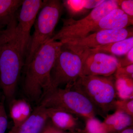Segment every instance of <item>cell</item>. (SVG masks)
Returning a JSON list of instances; mask_svg holds the SVG:
<instances>
[{"instance_id":"obj_1","label":"cell","mask_w":133,"mask_h":133,"mask_svg":"<svg viewBox=\"0 0 133 133\" xmlns=\"http://www.w3.org/2000/svg\"><path fill=\"white\" fill-rule=\"evenodd\" d=\"M63 45L61 42L51 38L41 46L25 66L23 90L31 101L40 102L45 93L52 87L51 72Z\"/></svg>"},{"instance_id":"obj_2","label":"cell","mask_w":133,"mask_h":133,"mask_svg":"<svg viewBox=\"0 0 133 133\" xmlns=\"http://www.w3.org/2000/svg\"><path fill=\"white\" fill-rule=\"evenodd\" d=\"M39 105L45 108L61 109L85 121L101 113L85 95L72 88L51 87L43 96Z\"/></svg>"},{"instance_id":"obj_3","label":"cell","mask_w":133,"mask_h":133,"mask_svg":"<svg viewBox=\"0 0 133 133\" xmlns=\"http://www.w3.org/2000/svg\"><path fill=\"white\" fill-rule=\"evenodd\" d=\"M71 88L85 95L104 118L110 111L115 109L118 98L113 76H81Z\"/></svg>"},{"instance_id":"obj_4","label":"cell","mask_w":133,"mask_h":133,"mask_svg":"<svg viewBox=\"0 0 133 133\" xmlns=\"http://www.w3.org/2000/svg\"><path fill=\"white\" fill-rule=\"evenodd\" d=\"M63 5L58 0H44L35 24V31L31 36L26 53L24 65L30 63L41 48L53 36L61 15Z\"/></svg>"},{"instance_id":"obj_5","label":"cell","mask_w":133,"mask_h":133,"mask_svg":"<svg viewBox=\"0 0 133 133\" xmlns=\"http://www.w3.org/2000/svg\"><path fill=\"white\" fill-rule=\"evenodd\" d=\"M119 8L118 1L104 0L97 7L92 9L86 16L79 20L72 18L63 19V25L52 39L62 44L84 37L93 32L94 26L102 17Z\"/></svg>"},{"instance_id":"obj_6","label":"cell","mask_w":133,"mask_h":133,"mask_svg":"<svg viewBox=\"0 0 133 133\" xmlns=\"http://www.w3.org/2000/svg\"><path fill=\"white\" fill-rule=\"evenodd\" d=\"M24 57L14 37L4 45L0 52V86L9 101L14 99L24 66Z\"/></svg>"},{"instance_id":"obj_7","label":"cell","mask_w":133,"mask_h":133,"mask_svg":"<svg viewBox=\"0 0 133 133\" xmlns=\"http://www.w3.org/2000/svg\"><path fill=\"white\" fill-rule=\"evenodd\" d=\"M82 68L80 55L62 46L51 72L52 87L71 88L81 76Z\"/></svg>"},{"instance_id":"obj_8","label":"cell","mask_w":133,"mask_h":133,"mask_svg":"<svg viewBox=\"0 0 133 133\" xmlns=\"http://www.w3.org/2000/svg\"><path fill=\"white\" fill-rule=\"evenodd\" d=\"M133 36L132 29L105 30L63 44V47L76 53L122 41Z\"/></svg>"},{"instance_id":"obj_9","label":"cell","mask_w":133,"mask_h":133,"mask_svg":"<svg viewBox=\"0 0 133 133\" xmlns=\"http://www.w3.org/2000/svg\"><path fill=\"white\" fill-rule=\"evenodd\" d=\"M41 0H24L17 17L14 38L22 54L26 55L31 39L30 31L42 6Z\"/></svg>"},{"instance_id":"obj_10","label":"cell","mask_w":133,"mask_h":133,"mask_svg":"<svg viewBox=\"0 0 133 133\" xmlns=\"http://www.w3.org/2000/svg\"><path fill=\"white\" fill-rule=\"evenodd\" d=\"M79 54L82 60L81 76L109 77L115 73L119 61L113 55L86 50Z\"/></svg>"},{"instance_id":"obj_11","label":"cell","mask_w":133,"mask_h":133,"mask_svg":"<svg viewBox=\"0 0 133 133\" xmlns=\"http://www.w3.org/2000/svg\"><path fill=\"white\" fill-rule=\"evenodd\" d=\"M46 109L50 121L60 130L79 132L84 128L81 118L78 116L61 109L52 108H46Z\"/></svg>"},{"instance_id":"obj_12","label":"cell","mask_w":133,"mask_h":133,"mask_svg":"<svg viewBox=\"0 0 133 133\" xmlns=\"http://www.w3.org/2000/svg\"><path fill=\"white\" fill-rule=\"evenodd\" d=\"M133 17L129 16L119 8L112 10L98 22L93 32L105 30H117L133 25Z\"/></svg>"},{"instance_id":"obj_13","label":"cell","mask_w":133,"mask_h":133,"mask_svg":"<svg viewBox=\"0 0 133 133\" xmlns=\"http://www.w3.org/2000/svg\"><path fill=\"white\" fill-rule=\"evenodd\" d=\"M48 119L46 108L39 105L26 121L7 133H40Z\"/></svg>"},{"instance_id":"obj_14","label":"cell","mask_w":133,"mask_h":133,"mask_svg":"<svg viewBox=\"0 0 133 133\" xmlns=\"http://www.w3.org/2000/svg\"><path fill=\"white\" fill-rule=\"evenodd\" d=\"M108 133H119L133 126V117L118 110L107 115L103 121Z\"/></svg>"},{"instance_id":"obj_15","label":"cell","mask_w":133,"mask_h":133,"mask_svg":"<svg viewBox=\"0 0 133 133\" xmlns=\"http://www.w3.org/2000/svg\"><path fill=\"white\" fill-rule=\"evenodd\" d=\"M10 102V115L14 124L13 128H16L28 118L33 110L29 103L23 99H14Z\"/></svg>"},{"instance_id":"obj_16","label":"cell","mask_w":133,"mask_h":133,"mask_svg":"<svg viewBox=\"0 0 133 133\" xmlns=\"http://www.w3.org/2000/svg\"><path fill=\"white\" fill-rule=\"evenodd\" d=\"M133 48V37L90 49L95 52L111 53L117 56L126 55Z\"/></svg>"},{"instance_id":"obj_17","label":"cell","mask_w":133,"mask_h":133,"mask_svg":"<svg viewBox=\"0 0 133 133\" xmlns=\"http://www.w3.org/2000/svg\"><path fill=\"white\" fill-rule=\"evenodd\" d=\"M21 0H0V25L7 26L16 19V13L23 2Z\"/></svg>"},{"instance_id":"obj_18","label":"cell","mask_w":133,"mask_h":133,"mask_svg":"<svg viewBox=\"0 0 133 133\" xmlns=\"http://www.w3.org/2000/svg\"><path fill=\"white\" fill-rule=\"evenodd\" d=\"M115 78L118 99L133 98V79L124 77H115Z\"/></svg>"},{"instance_id":"obj_19","label":"cell","mask_w":133,"mask_h":133,"mask_svg":"<svg viewBox=\"0 0 133 133\" xmlns=\"http://www.w3.org/2000/svg\"><path fill=\"white\" fill-rule=\"evenodd\" d=\"M84 126L81 133H108L103 122L96 117L85 121Z\"/></svg>"},{"instance_id":"obj_20","label":"cell","mask_w":133,"mask_h":133,"mask_svg":"<svg viewBox=\"0 0 133 133\" xmlns=\"http://www.w3.org/2000/svg\"><path fill=\"white\" fill-rule=\"evenodd\" d=\"M17 19L11 22L5 29H0V52L3 46L15 36Z\"/></svg>"},{"instance_id":"obj_21","label":"cell","mask_w":133,"mask_h":133,"mask_svg":"<svg viewBox=\"0 0 133 133\" xmlns=\"http://www.w3.org/2000/svg\"><path fill=\"white\" fill-rule=\"evenodd\" d=\"M62 3L72 16L81 14L85 9L83 8V0H65L63 1Z\"/></svg>"},{"instance_id":"obj_22","label":"cell","mask_w":133,"mask_h":133,"mask_svg":"<svg viewBox=\"0 0 133 133\" xmlns=\"http://www.w3.org/2000/svg\"><path fill=\"white\" fill-rule=\"evenodd\" d=\"M115 109L124 112L133 117V98L117 99L115 105Z\"/></svg>"},{"instance_id":"obj_23","label":"cell","mask_w":133,"mask_h":133,"mask_svg":"<svg viewBox=\"0 0 133 133\" xmlns=\"http://www.w3.org/2000/svg\"><path fill=\"white\" fill-rule=\"evenodd\" d=\"M8 125V119L4 104L0 103V133H6Z\"/></svg>"},{"instance_id":"obj_24","label":"cell","mask_w":133,"mask_h":133,"mask_svg":"<svg viewBox=\"0 0 133 133\" xmlns=\"http://www.w3.org/2000/svg\"><path fill=\"white\" fill-rule=\"evenodd\" d=\"M119 8L127 15L131 17L133 16V0L119 1Z\"/></svg>"},{"instance_id":"obj_25","label":"cell","mask_w":133,"mask_h":133,"mask_svg":"<svg viewBox=\"0 0 133 133\" xmlns=\"http://www.w3.org/2000/svg\"><path fill=\"white\" fill-rule=\"evenodd\" d=\"M40 133H71V132L62 131L53 125L48 119L44 127Z\"/></svg>"},{"instance_id":"obj_26","label":"cell","mask_w":133,"mask_h":133,"mask_svg":"<svg viewBox=\"0 0 133 133\" xmlns=\"http://www.w3.org/2000/svg\"><path fill=\"white\" fill-rule=\"evenodd\" d=\"M104 0H83V8L85 9L95 8L99 6Z\"/></svg>"},{"instance_id":"obj_27","label":"cell","mask_w":133,"mask_h":133,"mask_svg":"<svg viewBox=\"0 0 133 133\" xmlns=\"http://www.w3.org/2000/svg\"><path fill=\"white\" fill-rule=\"evenodd\" d=\"M119 133H133V126L126 129Z\"/></svg>"},{"instance_id":"obj_28","label":"cell","mask_w":133,"mask_h":133,"mask_svg":"<svg viewBox=\"0 0 133 133\" xmlns=\"http://www.w3.org/2000/svg\"><path fill=\"white\" fill-rule=\"evenodd\" d=\"M4 27H5V26H1V25H0V29H1L2 28H4Z\"/></svg>"},{"instance_id":"obj_29","label":"cell","mask_w":133,"mask_h":133,"mask_svg":"<svg viewBox=\"0 0 133 133\" xmlns=\"http://www.w3.org/2000/svg\"><path fill=\"white\" fill-rule=\"evenodd\" d=\"M71 133H81L80 132H71Z\"/></svg>"}]
</instances>
